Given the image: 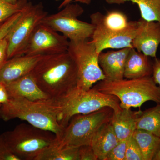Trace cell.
Masks as SVG:
<instances>
[{
  "instance_id": "29",
  "label": "cell",
  "mask_w": 160,
  "mask_h": 160,
  "mask_svg": "<svg viewBox=\"0 0 160 160\" xmlns=\"http://www.w3.org/2000/svg\"><path fill=\"white\" fill-rule=\"evenodd\" d=\"M152 79L160 88V59L154 58L152 64Z\"/></svg>"
},
{
  "instance_id": "3",
  "label": "cell",
  "mask_w": 160,
  "mask_h": 160,
  "mask_svg": "<svg viewBox=\"0 0 160 160\" xmlns=\"http://www.w3.org/2000/svg\"><path fill=\"white\" fill-rule=\"evenodd\" d=\"M0 117L5 121L18 118L35 127L51 131L58 138L64 127L58 118V112L51 99L30 101L22 98H9L0 108Z\"/></svg>"
},
{
  "instance_id": "20",
  "label": "cell",
  "mask_w": 160,
  "mask_h": 160,
  "mask_svg": "<svg viewBox=\"0 0 160 160\" xmlns=\"http://www.w3.org/2000/svg\"><path fill=\"white\" fill-rule=\"evenodd\" d=\"M109 5H122L126 2L136 4L140 9L141 18L148 21L160 23V0H105Z\"/></svg>"
},
{
  "instance_id": "19",
  "label": "cell",
  "mask_w": 160,
  "mask_h": 160,
  "mask_svg": "<svg viewBox=\"0 0 160 160\" xmlns=\"http://www.w3.org/2000/svg\"><path fill=\"white\" fill-rule=\"evenodd\" d=\"M132 136L139 146L144 160H153L160 151V138L142 129H136Z\"/></svg>"
},
{
  "instance_id": "10",
  "label": "cell",
  "mask_w": 160,
  "mask_h": 160,
  "mask_svg": "<svg viewBox=\"0 0 160 160\" xmlns=\"http://www.w3.org/2000/svg\"><path fill=\"white\" fill-rule=\"evenodd\" d=\"M47 15L42 3L33 5L27 2L22 17L6 36L8 60L24 55L32 32Z\"/></svg>"
},
{
  "instance_id": "25",
  "label": "cell",
  "mask_w": 160,
  "mask_h": 160,
  "mask_svg": "<svg viewBox=\"0 0 160 160\" xmlns=\"http://www.w3.org/2000/svg\"><path fill=\"white\" fill-rule=\"evenodd\" d=\"M127 140L120 141L106 155L105 160H125Z\"/></svg>"
},
{
  "instance_id": "18",
  "label": "cell",
  "mask_w": 160,
  "mask_h": 160,
  "mask_svg": "<svg viewBox=\"0 0 160 160\" xmlns=\"http://www.w3.org/2000/svg\"><path fill=\"white\" fill-rule=\"evenodd\" d=\"M141 110L133 111L123 109L114 112L111 119L115 132L119 141L128 140L137 129V119Z\"/></svg>"
},
{
  "instance_id": "8",
  "label": "cell",
  "mask_w": 160,
  "mask_h": 160,
  "mask_svg": "<svg viewBox=\"0 0 160 160\" xmlns=\"http://www.w3.org/2000/svg\"><path fill=\"white\" fill-rule=\"evenodd\" d=\"M84 12L80 5L70 3L57 13L47 15L41 23L61 32L69 41H86L91 38L94 27L91 23L78 19Z\"/></svg>"
},
{
  "instance_id": "1",
  "label": "cell",
  "mask_w": 160,
  "mask_h": 160,
  "mask_svg": "<svg viewBox=\"0 0 160 160\" xmlns=\"http://www.w3.org/2000/svg\"><path fill=\"white\" fill-rule=\"evenodd\" d=\"M31 73L40 89L52 99L77 87V66L68 51L43 56Z\"/></svg>"
},
{
  "instance_id": "21",
  "label": "cell",
  "mask_w": 160,
  "mask_h": 160,
  "mask_svg": "<svg viewBox=\"0 0 160 160\" xmlns=\"http://www.w3.org/2000/svg\"><path fill=\"white\" fill-rule=\"evenodd\" d=\"M137 129L147 130L160 138V103L141 110L137 119Z\"/></svg>"
},
{
  "instance_id": "22",
  "label": "cell",
  "mask_w": 160,
  "mask_h": 160,
  "mask_svg": "<svg viewBox=\"0 0 160 160\" xmlns=\"http://www.w3.org/2000/svg\"><path fill=\"white\" fill-rule=\"evenodd\" d=\"M55 143L45 149L36 160H79L78 147L61 148Z\"/></svg>"
},
{
  "instance_id": "36",
  "label": "cell",
  "mask_w": 160,
  "mask_h": 160,
  "mask_svg": "<svg viewBox=\"0 0 160 160\" xmlns=\"http://www.w3.org/2000/svg\"><path fill=\"white\" fill-rule=\"evenodd\" d=\"M2 25V24H0V27H1V25Z\"/></svg>"
},
{
  "instance_id": "15",
  "label": "cell",
  "mask_w": 160,
  "mask_h": 160,
  "mask_svg": "<svg viewBox=\"0 0 160 160\" xmlns=\"http://www.w3.org/2000/svg\"><path fill=\"white\" fill-rule=\"evenodd\" d=\"M5 85L9 98H22L33 101L51 99L40 89L31 72Z\"/></svg>"
},
{
  "instance_id": "28",
  "label": "cell",
  "mask_w": 160,
  "mask_h": 160,
  "mask_svg": "<svg viewBox=\"0 0 160 160\" xmlns=\"http://www.w3.org/2000/svg\"><path fill=\"white\" fill-rule=\"evenodd\" d=\"M79 160H98L91 145H84L78 147Z\"/></svg>"
},
{
  "instance_id": "11",
  "label": "cell",
  "mask_w": 160,
  "mask_h": 160,
  "mask_svg": "<svg viewBox=\"0 0 160 160\" xmlns=\"http://www.w3.org/2000/svg\"><path fill=\"white\" fill-rule=\"evenodd\" d=\"M69 41L62 34L41 23L32 32L24 55L47 56L68 51Z\"/></svg>"
},
{
  "instance_id": "5",
  "label": "cell",
  "mask_w": 160,
  "mask_h": 160,
  "mask_svg": "<svg viewBox=\"0 0 160 160\" xmlns=\"http://www.w3.org/2000/svg\"><path fill=\"white\" fill-rule=\"evenodd\" d=\"M93 88L117 97L123 109L140 108L148 101L160 103V88L152 76L120 80L105 79L98 82Z\"/></svg>"
},
{
  "instance_id": "35",
  "label": "cell",
  "mask_w": 160,
  "mask_h": 160,
  "mask_svg": "<svg viewBox=\"0 0 160 160\" xmlns=\"http://www.w3.org/2000/svg\"><path fill=\"white\" fill-rule=\"evenodd\" d=\"M153 160H160V151L156 155Z\"/></svg>"
},
{
  "instance_id": "14",
  "label": "cell",
  "mask_w": 160,
  "mask_h": 160,
  "mask_svg": "<svg viewBox=\"0 0 160 160\" xmlns=\"http://www.w3.org/2000/svg\"><path fill=\"white\" fill-rule=\"evenodd\" d=\"M131 48L100 52L99 63L106 79L120 80L124 78L125 64Z\"/></svg>"
},
{
  "instance_id": "4",
  "label": "cell",
  "mask_w": 160,
  "mask_h": 160,
  "mask_svg": "<svg viewBox=\"0 0 160 160\" xmlns=\"http://www.w3.org/2000/svg\"><path fill=\"white\" fill-rule=\"evenodd\" d=\"M51 99L56 108L58 121L64 128L76 115L91 113L105 107L112 108L115 113L122 109L117 97L93 88L83 90L77 87L62 97Z\"/></svg>"
},
{
  "instance_id": "17",
  "label": "cell",
  "mask_w": 160,
  "mask_h": 160,
  "mask_svg": "<svg viewBox=\"0 0 160 160\" xmlns=\"http://www.w3.org/2000/svg\"><path fill=\"white\" fill-rule=\"evenodd\" d=\"M119 142L111 120L99 129L92 141L91 146L98 160H105L107 154Z\"/></svg>"
},
{
  "instance_id": "30",
  "label": "cell",
  "mask_w": 160,
  "mask_h": 160,
  "mask_svg": "<svg viewBox=\"0 0 160 160\" xmlns=\"http://www.w3.org/2000/svg\"><path fill=\"white\" fill-rule=\"evenodd\" d=\"M7 51V40L6 37L0 42V70L8 60Z\"/></svg>"
},
{
  "instance_id": "24",
  "label": "cell",
  "mask_w": 160,
  "mask_h": 160,
  "mask_svg": "<svg viewBox=\"0 0 160 160\" xmlns=\"http://www.w3.org/2000/svg\"><path fill=\"white\" fill-rule=\"evenodd\" d=\"M125 160H144L139 146L132 136L127 140Z\"/></svg>"
},
{
  "instance_id": "27",
  "label": "cell",
  "mask_w": 160,
  "mask_h": 160,
  "mask_svg": "<svg viewBox=\"0 0 160 160\" xmlns=\"http://www.w3.org/2000/svg\"><path fill=\"white\" fill-rule=\"evenodd\" d=\"M0 160H21L7 146L3 134L0 135Z\"/></svg>"
},
{
  "instance_id": "9",
  "label": "cell",
  "mask_w": 160,
  "mask_h": 160,
  "mask_svg": "<svg viewBox=\"0 0 160 160\" xmlns=\"http://www.w3.org/2000/svg\"><path fill=\"white\" fill-rule=\"evenodd\" d=\"M67 51L77 66L78 88L89 90L95 83L106 79L99 63V53L91 41H69Z\"/></svg>"
},
{
  "instance_id": "13",
  "label": "cell",
  "mask_w": 160,
  "mask_h": 160,
  "mask_svg": "<svg viewBox=\"0 0 160 160\" xmlns=\"http://www.w3.org/2000/svg\"><path fill=\"white\" fill-rule=\"evenodd\" d=\"M43 56L23 55L9 59L0 70V83L6 84L30 73Z\"/></svg>"
},
{
  "instance_id": "2",
  "label": "cell",
  "mask_w": 160,
  "mask_h": 160,
  "mask_svg": "<svg viewBox=\"0 0 160 160\" xmlns=\"http://www.w3.org/2000/svg\"><path fill=\"white\" fill-rule=\"evenodd\" d=\"M91 23L94 29L91 42L98 53L106 49L133 48L132 42L138 27V21H129L125 13L118 10L99 12L92 14Z\"/></svg>"
},
{
  "instance_id": "12",
  "label": "cell",
  "mask_w": 160,
  "mask_h": 160,
  "mask_svg": "<svg viewBox=\"0 0 160 160\" xmlns=\"http://www.w3.org/2000/svg\"><path fill=\"white\" fill-rule=\"evenodd\" d=\"M160 45V23L141 18L138 21L136 33L132 40V47L150 58L157 57Z\"/></svg>"
},
{
  "instance_id": "7",
  "label": "cell",
  "mask_w": 160,
  "mask_h": 160,
  "mask_svg": "<svg viewBox=\"0 0 160 160\" xmlns=\"http://www.w3.org/2000/svg\"><path fill=\"white\" fill-rule=\"evenodd\" d=\"M7 146L21 160H36L47 147L56 142L53 132L22 123L2 133Z\"/></svg>"
},
{
  "instance_id": "16",
  "label": "cell",
  "mask_w": 160,
  "mask_h": 160,
  "mask_svg": "<svg viewBox=\"0 0 160 160\" xmlns=\"http://www.w3.org/2000/svg\"><path fill=\"white\" fill-rule=\"evenodd\" d=\"M150 57L133 48L130 49L124 69V78H139L152 76V64Z\"/></svg>"
},
{
  "instance_id": "6",
  "label": "cell",
  "mask_w": 160,
  "mask_h": 160,
  "mask_svg": "<svg viewBox=\"0 0 160 160\" xmlns=\"http://www.w3.org/2000/svg\"><path fill=\"white\" fill-rule=\"evenodd\" d=\"M112 108L105 107L87 114L76 115L64 128L55 145L61 148H76L91 145L96 133L103 125L111 121Z\"/></svg>"
},
{
  "instance_id": "26",
  "label": "cell",
  "mask_w": 160,
  "mask_h": 160,
  "mask_svg": "<svg viewBox=\"0 0 160 160\" xmlns=\"http://www.w3.org/2000/svg\"><path fill=\"white\" fill-rule=\"evenodd\" d=\"M23 11V10L12 16L1 25L0 27V42L6 38L9 32L20 19L22 15Z\"/></svg>"
},
{
  "instance_id": "34",
  "label": "cell",
  "mask_w": 160,
  "mask_h": 160,
  "mask_svg": "<svg viewBox=\"0 0 160 160\" xmlns=\"http://www.w3.org/2000/svg\"><path fill=\"white\" fill-rule=\"evenodd\" d=\"M4 1L12 4H17L18 2V0H4Z\"/></svg>"
},
{
  "instance_id": "23",
  "label": "cell",
  "mask_w": 160,
  "mask_h": 160,
  "mask_svg": "<svg viewBox=\"0 0 160 160\" xmlns=\"http://www.w3.org/2000/svg\"><path fill=\"white\" fill-rule=\"evenodd\" d=\"M29 0H18L16 4H12L4 0H0V24L18 12H21Z\"/></svg>"
},
{
  "instance_id": "32",
  "label": "cell",
  "mask_w": 160,
  "mask_h": 160,
  "mask_svg": "<svg viewBox=\"0 0 160 160\" xmlns=\"http://www.w3.org/2000/svg\"><path fill=\"white\" fill-rule=\"evenodd\" d=\"M55 1H59V0H55ZM72 1V0H64L63 2L60 5L59 7V9H62L63 7H65L66 5L71 3Z\"/></svg>"
},
{
  "instance_id": "31",
  "label": "cell",
  "mask_w": 160,
  "mask_h": 160,
  "mask_svg": "<svg viewBox=\"0 0 160 160\" xmlns=\"http://www.w3.org/2000/svg\"><path fill=\"white\" fill-rule=\"evenodd\" d=\"M9 97L5 84L0 83V104H5L9 100Z\"/></svg>"
},
{
  "instance_id": "33",
  "label": "cell",
  "mask_w": 160,
  "mask_h": 160,
  "mask_svg": "<svg viewBox=\"0 0 160 160\" xmlns=\"http://www.w3.org/2000/svg\"><path fill=\"white\" fill-rule=\"evenodd\" d=\"M75 2L89 5L91 2L92 0H74Z\"/></svg>"
}]
</instances>
